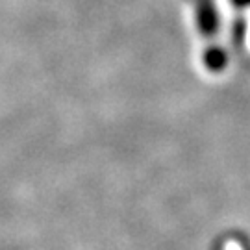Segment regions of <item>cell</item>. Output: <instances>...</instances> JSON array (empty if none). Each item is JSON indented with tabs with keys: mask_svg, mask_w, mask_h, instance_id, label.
<instances>
[{
	"mask_svg": "<svg viewBox=\"0 0 250 250\" xmlns=\"http://www.w3.org/2000/svg\"><path fill=\"white\" fill-rule=\"evenodd\" d=\"M198 21H200V28H202V34L206 36H211L215 32V28H217V17H215V11L211 8V4L209 2H206L204 6L200 8L198 11Z\"/></svg>",
	"mask_w": 250,
	"mask_h": 250,
	"instance_id": "cell-1",
	"label": "cell"
},
{
	"mask_svg": "<svg viewBox=\"0 0 250 250\" xmlns=\"http://www.w3.org/2000/svg\"><path fill=\"white\" fill-rule=\"evenodd\" d=\"M206 65L213 71H219L226 65V54L219 48H211L209 52H206Z\"/></svg>",
	"mask_w": 250,
	"mask_h": 250,
	"instance_id": "cell-2",
	"label": "cell"
},
{
	"mask_svg": "<svg viewBox=\"0 0 250 250\" xmlns=\"http://www.w3.org/2000/svg\"><path fill=\"white\" fill-rule=\"evenodd\" d=\"M233 4H237V6H247V4H250V0H233Z\"/></svg>",
	"mask_w": 250,
	"mask_h": 250,
	"instance_id": "cell-3",
	"label": "cell"
}]
</instances>
